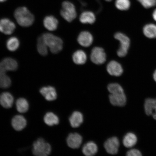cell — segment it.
I'll return each mask as SVG.
<instances>
[{"label": "cell", "instance_id": "6da1fadb", "mask_svg": "<svg viewBox=\"0 0 156 156\" xmlns=\"http://www.w3.org/2000/svg\"><path fill=\"white\" fill-rule=\"evenodd\" d=\"M18 66L17 62L12 58H5L0 62V87L7 88L10 86L11 80L7 75V72L15 71Z\"/></svg>", "mask_w": 156, "mask_h": 156}, {"label": "cell", "instance_id": "7a4b0ae2", "mask_svg": "<svg viewBox=\"0 0 156 156\" xmlns=\"http://www.w3.org/2000/svg\"><path fill=\"white\" fill-rule=\"evenodd\" d=\"M14 15L17 23L21 27H30L34 22V15L26 7L18 8L15 10Z\"/></svg>", "mask_w": 156, "mask_h": 156}, {"label": "cell", "instance_id": "3957f363", "mask_svg": "<svg viewBox=\"0 0 156 156\" xmlns=\"http://www.w3.org/2000/svg\"><path fill=\"white\" fill-rule=\"evenodd\" d=\"M42 36L52 53L57 54L63 49V43L60 38L50 33H45Z\"/></svg>", "mask_w": 156, "mask_h": 156}, {"label": "cell", "instance_id": "277c9868", "mask_svg": "<svg viewBox=\"0 0 156 156\" xmlns=\"http://www.w3.org/2000/svg\"><path fill=\"white\" fill-rule=\"evenodd\" d=\"M114 38L120 42L119 47L117 54L120 57H124L128 54L130 46V39L126 35L121 32H117L114 35Z\"/></svg>", "mask_w": 156, "mask_h": 156}, {"label": "cell", "instance_id": "5b68a950", "mask_svg": "<svg viewBox=\"0 0 156 156\" xmlns=\"http://www.w3.org/2000/svg\"><path fill=\"white\" fill-rule=\"evenodd\" d=\"M51 151L50 144L47 143L43 138H39L33 144L32 152L35 155L48 156L50 154Z\"/></svg>", "mask_w": 156, "mask_h": 156}, {"label": "cell", "instance_id": "8992f818", "mask_svg": "<svg viewBox=\"0 0 156 156\" xmlns=\"http://www.w3.org/2000/svg\"><path fill=\"white\" fill-rule=\"evenodd\" d=\"M60 15L68 22H72L77 17V12L75 5L69 2H64L62 4Z\"/></svg>", "mask_w": 156, "mask_h": 156}, {"label": "cell", "instance_id": "52a82bcc", "mask_svg": "<svg viewBox=\"0 0 156 156\" xmlns=\"http://www.w3.org/2000/svg\"><path fill=\"white\" fill-rule=\"evenodd\" d=\"M91 62L97 65L105 63L106 60V55L103 49L99 47L94 48L90 54Z\"/></svg>", "mask_w": 156, "mask_h": 156}, {"label": "cell", "instance_id": "ba28073f", "mask_svg": "<svg viewBox=\"0 0 156 156\" xmlns=\"http://www.w3.org/2000/svg\"><path fill=\"white\" fill-rule=\"evenodd\" d=\"M119 146V141L118 138L115 136L108 138L104 144V147L106 151L112 155L118 153Z\"/></svg>", "mask_w": 156, "mask_h": 156}, {"label": "cell", "instance_id": "9c48e42d", "mask_svg": "<svg viewBox=\"0 0 156 156\" xmlns=\"http://www.w3.org/2000/svg\"><path fill=\"white\" fill-rule=\"evenodd\" d=\"M16 28V25L12 21L7 18L0 20V32L6 35L12 34Z\"/></svg>", "mask_w": 156, "mask_h": 156}, {"label": "cell", "instance_id": "30bf717a", "mask_svg": "<svg viewBox=\"0 0 156 156\" xmlns=\"http://www.w3.org/2000/svg\"><path fill=\"white\" fill-rule=\"evenodd\" d=\"M107 70L110 75L116 77L122 75L123 72L122 65L115 60H112L107 64Z\"/></svg>", "mask_w": 156, "mask_h": 156}, {"label": "cell", "instance_id": "8fae6325", "mask_svg": "<svg viewBox=\"0 0 156 156\" xmlns=\"http://www.w3.org/2000/svg\"><path fill=\"white\" fill-rule=\"evenodd\" d=\"M93 37L92 35L88 31H85L80 33L78 37L77 41L81 46L89 47L92 44Z\"/></svg>", "mask_w": 156, "mask_h": 156}, {"label": "cell", "instance_id": "7c38bea8", "mask_svg": "<svg viewBox=\"0 0 156 156\" xmlns=\"http://www.w3.org/2000/svg\"><path fill=\"white\" fill-rule=\"evenodd\" d=\"M67 142L69 147L73 149H78L82 143L83 138L77 133H71L67 137Z\"/></svg>", "mask_w": 156, "mask_h": 156}, {"label": "cell", "instance_id": "4fadbf2b", "mask_svg": "<svg viewBox=\"0 0 156 156\" xmlns=\"http://www.w3.org/2000/svg\"><path fill=\"white\" fill-rule=\"evenodd\" d=\"M109 97L110 103L114 106L122 107L126 104V98L124 93L111 94Z\"/></svg>", "mask_w": 156, "mask_h": 156}, {"label": "cell", "instance_id": "5bb4252c", "mask_svg": "<svg viewBox=\"0 0 156 156\" xmlns=\"http://www.w3.org/2000/svg\"><path fill=\"white\" fill-rule=\"evenodd\" d=\"M144 108L147 115H152L156 120V98H147L145 101Z\"/></svg>", "mask_w": 156, "mask_h": 156}, {"label": "cell", "instance_id": "9a60e30c", "mask_svg": "<svg viewBox=\"0 0 156 156\" xmlns=\"http://www.w3.org/2000/svg\"><path fill=\"white\" fill-rule=\"evenodd\" d=\"M40 92L46 100L53 101L57 98V93L55 88L52 87H44L40 90Z\"/></svg>", "mask_w": 156, "mask_h": 156}, {"label": "cell", "instance_id": "2e32d148", "mask_svg": "<svg viewBox=\"0 0 156 156\" xmlns=\"http://www.w3.org/2000/svg\"><path fill=\"white\" fill-rule=\"evenodd\" d=\"M12 125L17 131H21L27 126V121L25 119L20 115L15 116L12 120Z\"/></svg>", "mask_w": 156, "mask_h": 156}, {"label": "cell", "instance_id": "e0dca14e", "mask_svg": "<svg viewBox=\"0 0 156 156\" xmlns=\"http://www.w3.org/2000/svg\"><path fill=\"white\" fill-rule=\"evenodd\" d=\"M14 102V98L11 93L4 92L0 96V104L5 108H9L12 107Z\"/></svg>", "mask_w": 156, "mask_h": 156}, {"label": "cell", "instance_id": "ac0fdd59", "mask_svg": "<svg viewBox=\"0 0 156 156\" xmlns=\"http://www.w3.org/2000/svg\"><path fill=\"white\" fill-rule=\"evenodd\" d=\"M83 120V114L77 111L74 112L69 118L70 124L74 128L79 127L82 124Z\"/></svg>", "mask_w": 156, "mask_h": 156}, {"label": "cell", "instance_id": "d6986e66", "mask_svg": "<svg viewBox=\"0 0 156 156\" xmlns=\"http://www.w3.org/2000/svg\"><path fill=\"white\" fill-rule=\"evenodd\" d=\"M44 25L45 28L48 30L54 31L58 28V21L52 16H48L44 19Z\"/></svg>", "mask_w": 156, "mask_h": 156}, {"label": "cell", "instance_id": "ffe728a7", "mask_svg": "<svg viewBox=\"0 0 156 156\" xmlns=\"http://www.w3.org/2000/svg\"><path fill=\"white\" fill-rule=\"evenodd\" d=\"M98 151V147L94 142L90 141L87 142L83 146L82 151L85 155L91 156L94 155Z\"/></svg>", "mask_w": 156, "mask_h": 156}, {"label": "cell", "instance_id": "44dd1931", "mask_svg": "<svg viewBox=\"0 0 156 156\" xmlns=\"http://www.w3.org/2000/svg\"><path fill=\"white\" fill-rule=\"evenodd\" d=\"M80 21L83 24H93L96 20L95 15L92 12H83L80 16Z\"/></svg>", "mask_w": 156, "mask_h": 156}, {"label": "cell", "instance_id": "7402d4cb", "mask_svg": "<svg viewBox=\"0 0 156 156\" xmlns=\"http://www.w3.org/2000/svg\"><path fill=\"white\" fill-rule=\"evenodd\" d=\"M73 59L75 64L77 65H83L87 61V54L83 50H78L73 53Z\"/></svg>", "mask_w": 156, "mask_h": 156}, {"label": "cell", "instance_id": "603a6c76", "mask_svg": "<svg viewBox=\"0 0 156 156\" xmlns=\"http://www.w3.org/2000/svg\"><path fill=\"white\" fill-rule=\"evenodd\" d=\"M137 141V138L135 134L129 133L124 136L122 142L126 147L130 148L136 145Z\"/></svg>", "mask_w": 156, "mask_h": 156}, {"label": "cell", "instance_id": "cb8c5ba5", "mask_svg": "<svg viewBox=\"0 0 156 156\" xmlns=\"http://www.w3.org/2000/svg\"><path fill=\"white\" fill-rule=\"evenodd\" d=\"M143 32L144 35L149 38H156V25L149 24L144 27Z\"/></svg>", "mask_w": 156, "mask_h": 156}, {"label": "cell", "instance_id": "d4e9b609", "mask_svg": "<svg viewBox=\"0 0 156 156\" xmlns=\"http://www.w3.org/2000/svg\"><path fill=\"white\" fill-rule=\"evenodd\" d=\"M44 121L47 125L50 126L58 125L59 122L58 117L53 113L51 112H48L45 115Z\"/></svg>", "mask_w": 156, "mask_h": 156}, {"label": "cell", "instance_id": "484cf974", "mask_svg": "<svg viewBox=\"0 0 156 156\" xmlns=\"http://www.w3.org/2000/svg\"><path fill=\"white\" fill-rule=\"evenodd\" d=\"M48 46L42 36H40L37 40V48L38 51L41 55L45 56L48 54Z\"/></svg>", "mask_w": 156, "mask_h": 156}, {"label": "cell", "instance_id": "4316f807", "mask_svg": "<svg viewBox=\"0 0 156 156\" xmlns=\"http://www.w3.org/2000/svg\"><path fill=\"white\" fill-rule=\"evenodd\" d=\"M16 105L17 111L19 112L24 113L28 110L29 103L26 99L24 98H20L17 99Z\"/></svg>", "mask_w": 156, "mask_h": 156}, {"label": "cell", "instance_id": "83f0119b", "mask_svg": "<svg viewBox=\"0 0 156 156\" xmlns=\"http://www.w3.org/2000/svg\"><path fill=\"white\" fill-rule=\"evenodd\" d=\"M19 41L15 37H11L6 42L7 48L10 51H15L19 47Z\"/></svg>", "mask_w": 156, "mask_h": 156}, {"label": "cell", "instance_id": "f1b7e54d", "mask_svg": "<svg viewBox=\"0 0 156 156\" xmlns=\"http://www.w3.org/2000/svg\"><path fill=\"white\" fill-rule=\"evenodd\" d=\"M115 4L117 9L121 11L127 10L130 6L129 0H116Z\"/></svg>", "mask_w": 156, "mask_h": 156}, {"label": "cell", "instance_id": "f546056e", "mask_svg": "<svg viewBox=\"0 0 156 156\" xmlns=\"http://www.w3.org/2000/svg\"><path fill=\"white\" fill-rule=\"evenodd\" d=\"M107 89L111 94H117L124 93L123 89L121 86L117 83H112L109 84Z\"/></svg>", "mask_w": 156, "mask_h": 156}, {"label": "cell", "instance_id": "4dcf8cb0", "mask_svg": "<svg viewBox=\"0 0 156 156\" xmlns=\"http://www.w3.org/2000/svg\"><path fill=\"white\" fill-rule=\"evenodd\" d=\"M146 9H149L156 5V0H137Z\"/></svg>", "mask_w": 156, "mask_h": 156}, {"label": "cell", "instance_id": "1f68e13d", "mask_svg": "<svg viewBox=\"0 0 156 156\" xmlns=\"http://www.w3.org/2000/svg\"><path fill=\"white\" fill-rule=\"evenodd\" d=\"M128 156H141L142 155L141 152L138 150L132 149L129 150L126 153Z\"/></svg>", "mask_w": 156, "mask_h": 156}, {"label": "cell", "instance_id": "d6a6232c", "mask_svg": "<svg viewBox=\"0 0 156 156\" xmlns=\"http://www.w3.org/2000/svg\"><path fill=\"white\" fill-rule=\"evenodd\" d=\"M153 18L155 21H156V9L154 11L153 13Z\"/></svg>", "mask_w": 156, "mask_h": 156}, {"label": "cell", "instance_id": "836d02e7", "mask_svg": "<svg viewBox=\"0 0 156 156\" xmlns=\"http://www.w3.org/2000/svg\"><path fill=\"white\" fill-rule=\"evenodd\" d=\"M153 78L154 79V80L156 82V70L154 72V73L153 74Z\"/></svg>", "mask_w": 156, "mask_h": 156}, {"label": "cell", "instance_id": "e575fe53", "mask_svg": "<svg viewBox=\"0 0 156 156\" xmlns=\"http://www.w3.org/2000/svg\"><path fill=\"white\" fill-rule=\"evenodd\" d=\"M7 0H0V2H3L6 1Z\"/></svg>", "mask_w": 156, "mask_h": 156}, {"label": "cell", "instance_id": "d590c367", "mask_svg": "<svg viewBox=\"0 0 156 156\" xmlns=\"http://www.w3.org/2000/svg\"><path fill=\"white\" fill-rule=\"evenodd\" d=\"M105 1L107 2H110L112 1V0H105Z\"/></svg>", "mask_w": 156, "mask_h": 156}]
</instances>
